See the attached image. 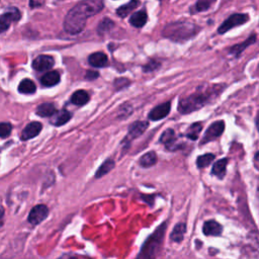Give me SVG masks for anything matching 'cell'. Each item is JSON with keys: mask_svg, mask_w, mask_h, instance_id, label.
I'll return each instance as SVG.
<instances>
[{"mask_svg": "<svg viewBox=\"0 0 259 259\" xmlns=\"http://www.w3.org/2000/svg\"><path fill=\"white\" fill-rule=\"evenodd\" d=\"M35 84L30 79H23L18 85V91L23 94H32L35 92Z\"/></svg>", "mask_w": 259, "mask_h": 259, "instance_id": "cell-26", "label": "cell"}, {"mask_svg": "<svg viewBox=\"0 0 259 259\" xmlns=\"http://www.w3.org/2000/svg\"><path fill=\"white\" fill-rule=\"evenodd\" d=\"M199 30V26L188 21H176L166 25L162 31L164 37L173 41H184L193 37Z\"/></svg>", "mask_w": 259, "mask_h": 259, "instance_id": "cell-3", "label": "cell"}, {"mask_svg": "<svg viewBox=\"0 0 259 259\" xmlns=\"http://www.w3.org/2000/svg\"><path fill=\"white\" fill-rule=\"evenodd\" d=\"M114 167V161L112 159H107L105 160L101 166L97 169L96 173H95V177L96 178H100L103 175H105L106 173H108L112 168Z\"/></svg>", "mask_w": 259, "mask_h": 259, "instance_id": "cell-27", "label": "cell"}, {"mask_svg": "<svg viewBox=\"0 0 259 259\" xmlns=\"http://www.w3.org/2000/svg\"><path fill=\"white\" fill-rule=\"evenodd\" d=\"M255 166L256 168H258V152H256L255 154Z\"/></svg>", "mask_w": 259, "mask_h": 259, "instance_id": "cell-36", "label": "cell"}, {"mask_svg": "<svg viewBox=\"0 0 259 259\" xmlns=\"http://www.w3.org/2000/svg\"><path fill=\"white\" fill-rule=\"evenodd\" d=\"M160 142L165 145V147L170 151H177L181 146L177 143V137L172 128L166 130L160 138Z\"/></svg>", "mask_w": 259, "mask_h": 259, "instance_id": "cell-8", "label": "cell"}, {"mask_svg": "<svg viewBox=\"0 0 259 259\" xmlns=\"http://www.w3.org/2000/svg\"><path fill=\"white\" fill-rule=\"evenodd\" d=\"M209 7H210V1L209 0H197L193 9H191V10H192V13H195V12H198V11H205Z\"/></svg>", "mask_w": 259, "mask_h": 259, "instance_id": "cell-31", "label": "cell"}, {"mask_svg": "<svg viewBox=\"0 0 259 259\" xmlns=\"http://www.w3.org/2000/svg\"><path fill=\"white\" fill-rule=\"evenodd\" d=\"M156 162H157V154L153 151L144 154L139 160V163L142 167H151L155 165Z\"/></svg>", "mask_w": 259, "mask_h": 259, "instance_id": "cell-24", "label": "cell"}, {"mask_svg": "<svg viewBox=\"0 0 259 259\" xmlns=\"http://www.w3.org/2000/svg\"><path fill=\"white\" fill-rule=\"evenodd\" d=\"M9 23L12 21H17L21 17L20 11L16 7H8V9L0 16Z\"/></svg>", "mask_w": 259, "mask_h": 259, "instance_id": "cell-25", "label": "cell"}, {"mask_svg": "<svg viewBox=\"0 0 259 259\" xmlns=\"http://www.w3.org/2000/svg\"><path fill=\"white\" fill-rule=\"evenodd\" d=\"M148 20V14L145 10H140L135 12L131 17H130V23L135 26V27H143Z\"/></svg>", "mask_w": 259, "mask_h": 259, "instance_id": "cell-15", "label": "cell"}, {"mask_svg": "<svg viewBox=\"0 0 259 259\" xmlns=\"http://www.w3.org/2000/svg\"><path fill=\"white\" fill-rule=\"evenodd\" d=\"M202 231L205 236H219L223 232V227L215 221H207L203 224Z\"/></svg>", "mask_w": 259, "mask_h": 259, "instance_id": "cell-14", "label": "cell"}, {"mask_svg": "<svg viewBox=\"0 0 259 259\" xmlns=\"http://www.w3.org/2000/svg\"><path fill=\"white\" fill-rule=\"evenodd\" d=\"M140 5V1L139 0H131L130 2H127L126 4L118 7L116 9V14L119 17H125L126 15L130 14V12H132L133 10H135L138 6Z\"/></svg>", "mask_w": 259, "mask_h": 259, "instance_id": "cell-18", "label": "cell"}, {"mask_svg": "<svg viewBox=\"0 0 259 259\" xmlns=\"http://www.w3.org/2000/svg\"><path fill=\"white\" fill-rule=\"evenodd\" d=\"M10 23L8 21H6L5 19H3L2 17H0V33L7 30L9 27Z\"/></svg>", "mask_w": 259, "mask_h": 259, "instance_id": "cell-34", "label": "cell"}, {"mask_svg": "<svg viewBox=\"0 0 259 259\" xmlns=\"http://www.w3.org/2000/svg\"><path fill=\"white\" fill-rule=\"evenodd\" d=\"M170 108H171V103L170 101H167V102H164L162 104H159L158 106L154 107L150 113H149V118L151 120H154V121H157V120H160L164 117H166L170 111Z\"/></svg>", "mask_w": 259, "mask_h": 259, "instance_id": "cell-10", "label": "cell"}, {"mask_svg": "<svg viewBox=\"0 0 259 259\" xmlns=\"http://www.w3.org/2000/svg\"><path fill=\"white\" fill-rule=\"evenodd\" d=\"M41 123L38 122V121H32L30 123H28L22 131L21 133V140L22 141H26V140H29V139H32L34 137H36L40 131H41Z\"/></svg>", "mask_w": 259, "mask_h": 259, "instance_id": "cell-11", "label": "cell"}, {"mask_svg": "<svg viewBox=\"0 0 259 259\" xmlns=\"http://www.w3.org/2000/svg\"><path fill=\"white\" fill-rule=\"evenodd\" d=\"M70 118H71L70 111H68L67 109H61L59 111H56L55 117L52 120V122H53V124L60 126V125L65 124L66 122H68L70 120Z\"/></svg>", "mask_w": 259, "mask_h": 259, "instance_id": "cell-19", "label": "cell"}, {"mask_svg": "<svg viewBox=\"0 0 259 259\" xmlns=\"http://www.w3.org/2000/svg\"><path fill=\"white\" fill-rule=\"evenodd\" d=\"M249 19V16L248 14H243V13H235V14H232L229 18H227L222 24L221 26L218 28V32L223 34L227 31H229L230 29L236 27V26H239V25H242L244 24L245 22H247Z\"/></svg>", "mask_w": 259, "mask_h": 259, "instance_id": "cell-5", "label": "cell"}, {"mask_svg": "<svg viewBox=\"0 0 259 259\" xmlns=\"http://www.w3.org/2000/svg\"><path fill=\"white\" fill-rule=\"evenodd\" d=\"M88 62L92 67L103 68L108 65L107 56L102 52H96L88 57Z\"/></svg>", "mask_w": 259, "mask_h": 259, "instance_id": "cell-13", "label": "cell"}, {"mask_svg": "<svg viewBox=\"0 0 259 259\" xmlns=\"http://www.w3.org/2000/svg\"><path fill=\"white\" fill-rule=\"evenodd\" d=\"M12 126L9 122H0V137L6 138L10 135Z\"/></svg>", "mask_w": 259, "mask_h": 259, "instance_id": "cell-32", "label": "cell"}, {"mask_svg": "<svg viewBox=\"0 0 259 259\" xmlns=\"http://www.w3.org/2000/svg\"><path fill=\"white\" fill-rule=\"evenodd\" d=\"M113 25H114V23H113V21L111 19L103 18L100 21V23H99V25L97 27V32L101 35V34L107 32L108 30H110L113 27Z\"/></svg>", "mask_w": 259, "mask_h": 259, "instance_id": "cell-30", "label": "cell"}, {"mask_svg": "<svg viewBox=\"0 0 259 259\" xmlns=\"http://www.w3.org/2000/svg\"><path fill=\"white\" fill-rule=\"evenodd\" d=\"M49 214V208L45 204H37L33 206L28 214V222L35 226L41 223Z\"/></svg>", "mask_w": 259, "mask_h": 259, "instance_id": "cell-7", "label": "cell"}, {"mask_svg": "<svg viewBox=\"0 0 259 259\" xmlns=\"http://www.w3.org/2000/svg\"><path fill=\"white\" fill-rule=\"evenodd\" d=\"M222 91L223 87H221V85H210L207 87L201 86L200 88H197L194 93L180 99L178 110L182 114L198 110L205 104L211 102L212 99L217 98Z\"/></svg>", "mask_w": 259, "mask_h": 259, "instance_id": "cell-2", "label": "cell"}, {"mask_svg": "<svg viewBox=\"0 0 259 259\" xmlns=\"http://www.w3.org/2000/svg\"><path fill=\"white\" fill-rule=\"evenodd\" d=\"M98 77H99V74H98V72H95V71H87V73L85 75V78L89 79V80H94Z\"/></svg>", "mask_w": 259, "mask_h": 259, "instance_id": "cell-35", "label": "cell"}, {"mask_svg": "<svg viewBox=\"0 0 259 259\" xmlns=\"http://www.w3.org/2000/svg\"><path fill=\"white\" fill-rule=\"evenodd\" d=\"M185 232H186V225L184 223H179L174 227L173 231L171 232L170 238L172 241L180 243L183 240Z\"/></svg>", "mask_w": 259, "mask_h": 259, "instance_id": "cell-20", "label": "cell"}, {"mask_svg": "<svg viewBox=\"0 0 259 259\" xmlns=\"http://www.w3.org/2000/svg\"><path fill=\"white\" fill-rule=\"evenodd\" d=\"M159 67H160V63H158V62H156V61H151L149 64H147V65L143 68V70H144L145 72H152V71L158 69Z\"/></svg>", "mask_w": 259, "mask_h": 259, "instance_id": "cell-33", "label": "cell"}, {"mask_svg": "<svg viewBox=\"0 0 259 259\" xmlns=\"http://www.w3.org/2000/svg\"><path fill=\"white\" fill-rule=\"evenodd\" d=\"M256 41V34H252L250 35L244 42H241V44H238V45H235L231 48L230 50V54H233L235 56H239L247 47H249L250 45L254 44Z\"/></svg>", "mask_w": 259, "mask_h": 259, "instance_id": "cell-17", "label": "cell"}, {"mask_svg": "<svg viewBox=\"0 0 259 259\" xmlns=\"http://www.w3.org/2000/svg\"><path fill=\"white\" fill-rule=\"evenodd\" d=\"M166 232V223H163L159 228L145 241L141 253L139 254L140 258H154L158 255L161 250L162 242Z\"/></svg>", "mask_w": 259, "mask_h": 259, "instance_id": "cell-4", "label": "cell"}, {"mask_svg": "<svg viewBox=\"0 0 259 259\" xmlns=\"http://www.w3.org/2000/svg\"><path fill=\"white\" fill-rule=\"evenodd\" d=\"M103 0H82L67 13L64 19V29L70 34L80 33L87 18L99 13L103 8Z\"/></svg>", "mask_w": 259, "mask_h": 259, "instance_id": "cell-1", "label": "cell"}, {"mask_svg": "<svg viewBox=\"0 0 259 259\" xmlns=\"http://www.w3.org/2000/svg\"><path fill=\"white\" fill-rule=\"evenodd\" d=\"M71 101L75 105H84L89 101V95L85 90H77L72 94Z\"/></svg>", "mask_w": 259, "mask_h": 259, "instance_id": "cell-21", "label": "cell"}, {"mask_svg": "<svg viewBox=\"0 0 259 259\" xmlns=\"http://www.w3.org/2000/svg\"><path fill=\"white\" fill-rule=\"evenodd\" d=\"M228 164V159L227 158H224V159H221L219 161H217L213 166H212V170H211V173L213 175H215L217 177L219 178H223L226 174V166Z\"/></svg>", "mask_w": 259, "mask_h": 259, "instance_id": "cell-23", "label": "cell"}, {"mask_svg": "<svg viewBox=\"0 0 259 259\" xmlns=\"http://www.w3.org/2000/svg\"><path fill=\"white\" fill-rule=\"evenodd\" d=\"M224 130H225V122L223 120H217V121L212 122L207 127L204 135L202 136V139L200 141V145H203V144H206L208 142L214 141L215 139H218L223 134Z\"/></svg>", "mask_w": 259, "mask_h": 259, "instance_id": "cell-6", "label": "cell"}, {"mask_svg": "<svg viewBox=\"0 0 259 259\" xmlns=\"http://www.w3.org/2000/svg\"><path fill=\"white\" fill-rule=\"evenodd\" d=\"M56 111L57 109L53 103H41L36 108V113L42 117L52 116L56 113Z\"/></svg>", "mask_w": 259, "mask_h": 259, "instance_id": "cell-22", "label": "cell"}, {"mask_svg": "<svg viewBox=\"0 0 259 259\" xmlns=\"http://www.w3.org/2000/svg\"><path fill=\"white\" fill-rule=\"evenodd\" d=\"M60 82V74L57 71H50L40 78V83L46 87H52Z\"/></svg>", "mask_w": 259, "mask_h": 259, "instance_id": "cell-16", "label": "cell"}, {"mask_svg": "<svg viewBox=\"0 0 259 259\" xmlns=\"http://www.w3.org/2000/svg\"><path fill=\"white\" fill-rule=\"evenodd\" d=\"M215 156L211 153H207L204 155H201L197 158L196 160V165L198 168H204L206 166H208L213 160H214Z\"/></svg>", "mask_w": 259, "mask_h": 259, "instance_id": "cell-29", "label": "cell"}, {"mask_svg": "<svg viewBox=\"0 0 259 259\" xmlns=\"http://www.w3.org/2000/svg\"><path fill=\"white\" fill-rule=\"evenodd\" d=\"M202 130V124L200 122H195V123H192L186 131L185 133V136L186 138L190 139V140H196L200 134Z\"/></svg>", "mask_w": 259, "mask_h": 259, "instance_id": "cell-28", "label": "cell"}, {"mask_svg": "<svg viewBox=\"0 0 259 259\" xmlns=\"http://www.w3.org/2000/svg\"><path fill=\"white\" fill-rule=\"evenodd\" d=\"M149 123L147 121H135L134 123H132L128 127V134L125 137V140H134L138 137H140L148 127Z\"/></svg>", "mask_w": 259, "mask_h": 259, "instance_id": "cell-12", "label": "cell"}, {"mask_svg": "<svg viewBox=\"0 0 259 259\" xmlns=\"http://www.w3.org/2000/svg\"><path fill=\"white\" fill-rule=\"evenodd\" d=\"M55 64V60L52 56L40 55L32 61V68L38 72L50 70Z\"/></svg>", "mask_w": 259, "mask_h": 259, "instance_id": "cell-9", "label": "cell"}]
</instances>
